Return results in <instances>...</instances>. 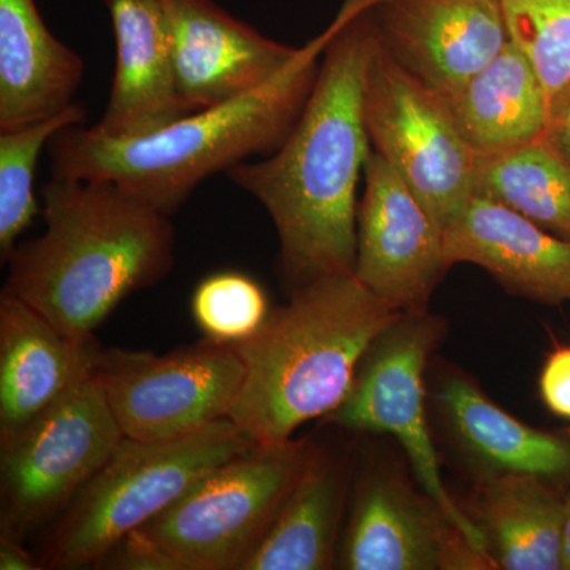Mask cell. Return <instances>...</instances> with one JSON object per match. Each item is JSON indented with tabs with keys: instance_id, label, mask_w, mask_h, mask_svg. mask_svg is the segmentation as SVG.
<instances>
[{
	"instance_id": "6da1fadb",
	"label": "cell",
	"mask_w": 570,
	"mask_h": 570,
	"mask_svg": "<svg viewBox=\"0 0 570 570\" xmlns=\"http://www.w3.org/2000/svg\"><path fill=\"white\" fill-rule=\"evenodd\" d=\"M360 0L330 41L313 91L283 145L227 176L272 217L291 292L324 277L354 275L356 189L371 153L365 78L374 29Z\"/></svg>"
},
{
	"instance_id": "7a4b0ae2",
	"label": "cell",
	"mask_w": 570,
	"mask_h": 570,
	"mask_svg": "<svg viewBox=\"0 0 570 570\" xmlns=\"http://www.w3.org/2000/svg\"><path fill=\"white\" fill-rule=\"evenodd\" d=\"M45 232L17 245L3 291L71 337H91L127 296L175 265L171 216L110 179L52 176L41 187Z\"/></svg>"
},
{
	"instance_id": "3957f363",
	"label": "cell",
	"mask_w": 570,
	"mask_h": 570,
	"mask_svg": "<svg viewBox=\"0 0 570 570\" xmlns=\"http://www.w3.org/2000/svg\"><path fill=\"white\" fill-rule=\"evenodd\" d=\"M358 2L346 0L335 20L299 47L294 61L246 96L142 137H105L82 124L62 130L48 145L52 176L110 179L174 216L209 176L227 175L283 145L313 91L326 47Z\"/></svg>"
},
{
	"instance_id": "277c9868",
	"label": "cell",
	"mask_w": 570,
	"mask_h": 570,
	"mask_svg": "<svg viewBox=\"0 0 570 570\" xmlns=\"http://www.w3.org/2000/svg\"><path fill=\"white\" fill-rule=\"evenodd\" d=\"M403 314L355 275L296 288L253 337L234 344L246 376L232 422L269 444L325 419L346 400L367 348Z\"/></svg>"
},
{
	"instance_id": "5b68a950",
	"label": "cell",
	"mask_w": 570,
	"mask_h": 570,
	"mask_svg": "<svg viewBox=\"0 0 570 570\" xmlns=\"http://www.w3.org/2000/svg\"><path fill=\"white\" fill-rule=\"evenodd\" d=\"M254 444L230 419L168 441L124 438L48 530L41 569L102 568L127 535L175 504L214 468Z\"/></svg>"
},
{
	"instance_id": "8992f818",
	"label": "cell",
	"mask_w": 570,
	"mask_h": 570,
	"mask_svg": "<svg viewBox=\"0 0 570 570\" xmlns=\"http://www.w3.org/2000/svg\"><path fill=\"white\" fill-rule=\"evenodd\" d=\"M316 448L311 439L294 438L254 444L209 471L132 535L165 570H242Z\"/></svg>"
},
{
	"instance_id": "52a82bcc",
	"label": "cell",
	"mask_w": 570,
	"mask_h": 570,
	"mask_svg": "<svg viewBox=\"0 0 570 570\" xmlns=\"http://www.w3.org/2000/svg\"><path fill=\"white\" fill-rule=\"evenodd\" d=\"M122 439L96 374L0 438V538L50 530Z\"/></svg>"
},
{
	"instance_id": "ba28073f",
	"label": "cell",
	"mask_w": 570,
	"mask_h": 570,
	"mask_svg": "<svg viewBox=\"0 0 570 570\" xmlns=\"http://www.w3.org/2000/svg\"><path fill=\"white\" fill-rule=\"evenodd\" d=\"M442 336L444 324L430 311L397 317L367 348L346 400L324 420L347 431L395 438L423 493L469 542L489 553L482 532L449 493L428 428L425 371Z\"/></svg>"
},
{
	"instance_id": "9c48e42d",
	"label": "cell",
	"mask_w": 570,
	"mask_h": 570,
	"mask_svg": "<svg viewBox=\"0 0 570 570\" xmlns=\"http://www.w3.org/2000/svg\"><path fill=\"white\" fill-rule=\"evenodd\" d=\"M365 122L371 149L445 232L474 195L478 157L453 121L448 100L412 77L376 31L365 78Z\"/></svg>"
},
{
	"instance_id": "30bf717a",
	"label": "cell",
	"mask_w": 570,
	"mask_h": 570,
	"mask_svg": "<svg viewBox=\"0 0 570 570\" xmlns=\"http://www.w3.org/2000/svg\"><path fill=\"white\" fill-rule=\"evenodd\" d=\"M96 376L124 438L156 442L230 419L246 367L234 344L205 337L163 355L102 348Z\"/></svg>"
},
{
	"instance_id": "8fae6325",
	"label": "cell",
	"mask_w": 570,
	"mask_h": 570,
	"mask_svg": "<svg viewBox=\"0 0 570 570\" xmlns=\"http://www.w3.org/2000/svg\"><path fill=\"white\" fill-rule=\"evenodd\" d=\"M356 208L354 275L401 313H428L452 266L445 232L400 175L371 149Z\"/></svg>"
},
{
	"instance_id": "7c38bea8",
	"label": "cell",
	"mask_w": 570,
	"mask_h": 570,
	"mask_svg": "<svg viewBox=\"0 0 570 570\" xmlns=\"http://www.w3.org/2000/svg\"><path fill=\"white\" fill-rule=\"evenodd\" d=\"M371 21L385 50L445 100L510 43L502 0H382Z\"/></svg>"
},
{
	"instance_id": "4fadbf2b",
	"label": "cell",
	"mask_w": 570,
	"mask_h": 570,
	"mask_svg": "<svg viewBox=\"0 0 570 570\" xmlns=\"http://www.w3.org/2000/svg\"><path fill=\"white\" fill-rule=\"evenodd\" d=\"M176 77L194 111L230 102L272 81L299 47L269 39L214 0H163Z\"/></svg>"
},
{
	"instance_id": "5bb4252c",
	"label": "cell",
	"mask_w": 570,
	"mask_h": 570,
	"mask_svg": "<svg viewBox=\"0 0 570 570\" xmlns=\"http://www.w3.org/2000/svg\"><path fill=\"white\" fill-rule=\"evenodd\" d=\"M115 32V77L97 132L142 137L195 112L176 77L163 0H105Z\"/></svg>"
},
{
	"instance_id": "9a60e30c",
	"label": "cell",
	"mask_w": 570,
	"mask_h": 570,
	"mask_svg": "<svg viewBox=\"0 0 570 570\" xmlns=\"http://www.w3.org/2000/svg\"><path fill=\"white\" fill-rule=\"evenodd\" d=\"M450 266L478 265L509 294L570 302V242L485 195L474 194L445 228Z\"/></svg>"
},
{
	"instance_id": "2e32d148",
	"label": "cell",
	"mask_w": 570,
	"mask_h": 570,
	"mask_svg": "<svg viewBox=\"0 0 570 570\" xmlns=\"http://www.w3.org/2000/svg\"><path fill=\"white\" fill-rule=\"evenodd\" d=\"M96 336L71 337L39 311L3 291L0 296V438L10 436L92 377Z\"/></svg>"
},
{
	"instance_id": "e0dca14e",
	"label": "cell",
	"mask_w": 570,
	"mask_h": 570,
	"mask_svg": "<svg viewBox=\"0 0 570 570\" xmlns=\"http://www.w3.org/2000/svg\"><path fill=\"white\" fill-rule=\"evenodd\" d=\"M336 568L436 570L452 524L436 502L385 468H370L354 487Z\"/></svg>"
},
{
	"instance_id": "ac0fdd59",
	"label": "cell",
	"mask_w": 570,
	"mask_h": 570,
	"mask_svg": "<svg viewBox=\"0 0 570 570\" xmlns=\"http://www.w3.org/2000/svg\"><path fill=\"white\" fill-rule=\"evenodd\" d=\"M85 73L81 56L55 37L36 0H0V130L69 108Z\"/></svg>"
},
{
	"instance_id": "d6986e66",
	"label": "cell",
	"mask_w": 570,
	"mask_h": 570,
	"mask_svg": "<svg viewBox=\"0 0 570 570\" xmlns=\"http://www.w3.org/2000/svg\"><path fill=\"white\" fill-rule=\"evenodd\" d=\"M352 479L354 464L346 455L316 448L272 528L242 570L336 568Z\"/></svg>"
},
{
	"instance_id": "ffe728a7",
	"label": "cell",
	"mask_w": 570,
	"mask_h": 570,
	"mask_svg": "<svg viewBox=\"0 0 570 570\" xmlns=\"http://www.w3.org/2000/svg\"><path fill=\"white\" fill-rule=\"evenodd\" d=\"M564 497L539 475L497 472L480 482L468 515L497 569L562 570Z\"/></svg>"
},
{
	"instance_id": "44dd1931",
	"label": "cell",
	"mask_w": 570,
	"mask_h": 570,
	"mask_svg": "<svg viewBox=\"0 0 570 570\" xmlns=\"http://www.w3.org/2000/svg\"><path fill=\"white\" fill-rule=\"evenodd\" d=\"M456 442L490 474L519 472L570 483V436L547 433L494 404L464 374H449L438 393Z\"/></svg>"
},
{
	"instance_id": "7402d4cb",
	"label": "cell",
	"mask_w": 570,
	"mask_h": 570,
	"mask_svg": "<svg viewBox=\"0 0 570 570\" xmlns=\"http://www.w3.org/2000/svg\"><path fill=\"white\" fill-rule=\"evenodd\" d=\"M448 105L478 159L528 145L549 127L546 91L530 61L512 41L453 94Z\"/></svg>"
},
{
	"instance_id": "603a6c76",
	"label": "cell",
	"mask_w": 570,
	"mask_h": 570,
	"mask_svg": "<svg viewBox=\"0 0 570 570\" xmlns=\"http://www.w3.org/2000/svg\"><path fill=\"white\" fill-rule=\"evenodd\" d=\"M474 194L493 198L570 242V163L549 134L478 159Z\"/></svg>"
},
{
	"instance_id": "cb8c5ba5",
	"label": "cell",
	"mask_w": 570,
	"mask_h": 570,
	"mask_svg": "<svg viewBox=\"0 0 570 570\" xmlns=\"http://www.w3.org/2000/svg\"><path fill=\"white\" fill-rule=\"evenodd\" d=\"M86 118V108L73 102L51 118L0 130V258L3 264L39 214L33 183L40 154L56 135L85 124Z\"/></svg>"
},
{
	"instance_id": "d4e9b609",
	"label": "cell",
	"mask_w": 570,
	"mask_h": 570,
	"mask_svg": "<svg viewBox=\"0 0 570 570\" xmlns=\"http://www.w3.org/2000/svg\"><path fill=\"white\" fill-rule=\"evenodd\" d=\"M510 41L538 73L550 107L570 88V0H502Z\"/></svg>"
},
{
	"instance_id": "484cf974",
	"label": "cell",
	"mask_w": 570,
	"mask_h": 570,
	"mask_svg": "<svg viewBox=\"0 0 570 570\" xmlns=\"http://www.w3.org/2000/svg\"><path fill=\"white\" fill-rule=\"evenodd\" d=\"M261 284L238 272L206 277L193 295V316L206 340L238 344L253 337L269 314Z\"/></svg>"
},
{
	"instance_id": "4316f807",
	"label": "cell",
	"mask_w": 570,
	"mask_h": 570,
	"mask_svg": "<svg viewBox=\"0 0 570 570\" xmlns=\"http://www.w3.org/2000/svg\"><path fill=\"white\" fill-rule=\"evenodd\" d=\"M543 404L558 417L570 420V344L554 347L539 377Z\"/></svg>"
},
{
	"instance_id": "83f0119b",
	"label": "cell",
	"mask_w": 570,
	"mask_h": 570,
	"mask_svg": "<svg viewBox=\"0 0 570 570\" xmlns=\"http://www.w3.org/2000/svg\"><path fill=\"white\" fill-rule=\"evenodd\" d=\"M547 134L570 163V88L551 104Z\"/></svg>"
},
{
	"instance_id": "f1b7e54d",
	"label": "cell",
	"mask_w": 570,
	"mask_h": 570,
	"mask_svg": "<svg viewBox=\"0 0 570 570\" xmlns=\"http://www.w3.org/2000/svg\"><path fill=\"white\" fill-rule=\"evenodd\" d=\"M0 569L2 570H39V560L22 549V543L0 538Z\"/></svg>"
},
{
	"instance_id": "f546056e",
	"label": "cell",
	"mask_w": 570,
	"mask_h": 570,
	"mask_svg": "<svg viewBox=\"0 0 570 570\" xmlns=\"http://www.w3.org/2000/svg\"><path fill=\"white\" fill-rule=\"evenodd\" d=\"M562 570H570V483L564 497V521H562Z\"/></svg>"
}]
</instances>
